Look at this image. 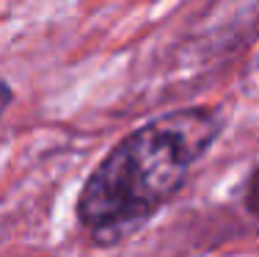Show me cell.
<instances>
[{
    "mask_svg": "<svg viewBox=\"0 0 259 257\" xmlns=\"http://www.w3.org/2000/svg\"><path fill=\"white\" fill-rule=\"evenodd\" d=\"M245 207L254 216H259V166L254 169V174L248 177V186H245Z\"/></svg>",
    "mask_w": 259,
    "mask_h": 257,
    "instance_id": "7a4b0ae2",
    "label": "cell"
},
{
    "mask_svg": "<svg viewBox=\"0 0 259 257\" xmlns=\"http://www.w3.org/2000/svg\"><path fill=\"white\" fill-rule=\"evenodd\" d=\"M224 130L215 108H180L127 133L77 194L75 216L97 246H116L135 235L182 191L190 169L212 150Z\"/></svg>",
    "mask_w": 259,
    "mask_h": 257,
    "instance_id": "6da1fadb",
    "label": "cell"
}]
</instances>
